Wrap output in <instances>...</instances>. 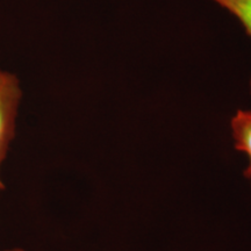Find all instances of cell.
<instances>
[{
    "instance_id": "6da1fadb",
    "label": "cell",
    "mask_w": 251,
    "mask_h": 251,
    "mask_svg": "<svg viewBox=\"0 0 251 251\" xmlns=\"http://www.w3.org/2000/svg\"><path fill=\"white\" fill-rule=\"evenodd\" d=\"M21 100L23 89L19 77L0 69V193L6 187L1 169L15 137Z\"/></svg>"
},
{
    "instance_id": "7a4b0ae2",
    "label": "cell",
    "mask_w": 251,
    "mask_h": 251,
    "mask_svg": "<svg viewBox=\"0 0 251 251\" xmlns=\"http://www.w3.org/2000/svg\"><path fill=\"white\" fill-rule=\"evenodd\" d=\"M234 147L249 158L244 176L251 172V109H238L230 121Z\"/></svg>"
},
{
    "instance_id": "3957f363",
    "label": "cell",
    "mask_w": 251,
    "mask_h": 251,
    "mask_svg": "<svg viewBox=\"0 0 251 251\" xmlns=\"http://www.w3.org/2000/svg\"><path fill=\"white\" fill-rule=\"evenodd\" d=\"M236 18L251 39V0H209ZM251 94V77L249 81Z\"/></svg>"
},
{
    "instance_id": "277c9868",
    "label": "cell",
    "mask_w": 251,
    "mask_h": 251,
    "mask_svg": "<svg viewBox=\"0 0 251 251\" xmlns=\"http://www.w3.org/2000/svg\"><path fill=\"white\" fill-rule=\"evenodd\" d=\"M1 251H25V250L19 249V248H14V249H6V250H1Z\"/></svg>"
},
{
    "instance_id": "5b68a950",
    "label": "cell",
    "mask_w": 251,
    "mask_h": 251,
    "mask_svg": "<svg viewBox=\"0 0 251 251\" xmlns=\"http://www.w3.org/2000/svg\"><path fill=\"white\" fill-rule=\"evenodd\" d=\"M246 177H247V178H249V179H251V172H249V174H247V175H246Z\"/></svg>"
}]
</instances>
